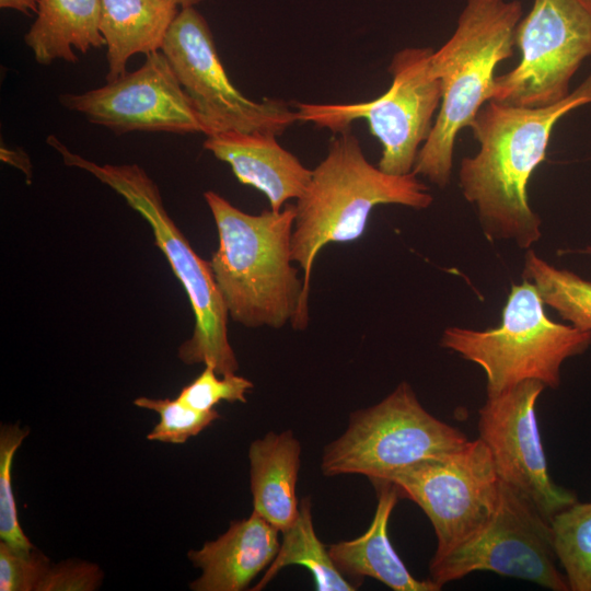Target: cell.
I'll use <instances>...</instances> for the list:
<instances>
[{"mask_svg": "<svg viewBox=\"0 0 591 591\" xmlns=\"http://www.w3.org/2000/svg\"><path fill=\"white\" fill-rule=\"evenodd\" d=\"M588 104L591 73L557 103L525 107L490 100L476 114L468 127L478 150L461 160L459 186L488 241L523 250L540 241L542 219L529 204V181L545 160L557 121Z\"/></svg>", "mask_w": 591, "mask_h": 591, "instance_id": "obj_1", "label": "cell"}, {"mask_svg": "<svg viewBox=\"0 0 591 591\" xmlns=\"http://www.w3.org/2000/svg\"><path fill=\"white\" fill-rule=\"evenodd\" d=\"M204 197L219 237L211 269L229 316L246 327L280 328L290 322L303 331L309 306L291 258L296 206L250 215L216 192Z\"/></svg>", "mask_w": 591, "mask_h": 591, "instance_id": "obj_2", "label": "cell"}, {"mask_svg": "<svg viewBox=\"0 0 591 591\" xmlns=\"http://www.w3.org/2000/svg\"><path fill=\"white\" fill-rule=\"evenodd\" d=\"M432 201L429 187L414 172H383L368 161L350 129L337 132L294 205L291 258L303 271L304 303L309 306L314 260L325 245L360 239L379 205L420 210Z\"/></svg>", "mask_w": 591, "mask_h": 591, "instance_id": "obj_3", "label": "cell"}, {"mask_svg": "<svg viewBox=\"0 0 591 591\" xmlns=\"http://www.w3.org/2000/svg\"><path fill=\"white\" fill-rule=\"evenodd\" d=\"M522 19L519 0H467L451 37L430 58L441 83L432 130L413 172L444 188L453 166L455 140L491 97L495 69L513 54Z\"/></svg>", "mask_w": 591, "mask_h": 591, "instance_id": "obj_4", "label": "cell"}, {"mask_svg": "<svg viewBox=\"0 0 591 591\" xmlns=\"http://www.w3.org/2000/svg\"><path fill=\"white\" fill-rule=\"evenodd\" d=\"M47 142L66 165L84 170L109 186L150 224L195 316L193 335L179 346L178 358L186 364L211 366L219 375L234 374L239 362L228 337L229 313L211 264L194 251L169 216L155 182L138 164L100 165L73 153L54 136Z\"/></svg>", "mask_w": 591, "mask_h": 591, "instance_id": "obj_5", "label": "cell"}, {"mask_svg": "<svg viewBox=\"0 0 591 591\" xmlns=\"http://www.w3.org/2000/svg\"><path fill=\"white\" fill-rule=\"evenodd\" d=\"M544 305L531 282L513 283L499 326L484 331L450 326L440 345L484 370L487 397L526 380L557 389L564 361L589 348L591 331L552 321Z\"/></svg>", "mask_w": 591, "mask_h": 591, "instance_id": "obj_6", "label": "cell"}, {"mask_svg": "<svg viewBox=\"0 0 591 591\" xmlns=\"http://www.w3.org/2000/svg\"><path fill=\"white\" fill-rule=\"evenodd\" d=\"M430 47H407L392 58V83L379 97L359 103H296L297 118L334 134L366 119L380 141L379 169L393 175L413 172L441 103V83L430 69Z\"/></svg>", "mask_w": 591, "mask_h": 591, "instance_id": "obj_7", "label": "cell"}, {"mask_svg": "<svg viewBox=\"0 0 591 591\" xmlns=\"http://www.w3.org/2000/svg\"><path fill=\"white\" fill-rule=\"evenodd\" d=\"M470 439L432 416L407 382L378 404L354 412L345 432L325 447L326 476L359 474L371 482L428 457L445 455Z\"/></svg>", "mask_w": 591, "mask_h": 591, "instance_id": "obj_8", "label": "cell"}, {"mask_svg": "<svg viewBox=\"0 0 591 591\" xmlns=\"http://www.w3.org/2000/svg\"><path fill=\"white\" fill-rule=\"evenodd\" d=\"M161 51L189 97L206 137L228 132L279 136L298 121L281 100L247 99L230 81L211 30L195 8L179 9Z\"/></svg>", "mask_w": 591, "mask_h": 591, "instance_id": "obj_9", "label": "cell"}, {"mask_svg": "<svg viewBox=\"0 0 591 591\" xmlns=\"http://www.w3.org/2000/svg\"><path fill=\"white\" fill-rule=\"evenodd\" d=\"M514 45L520 61L495 78L490 100L525 107L561 101L591 57V5L584 0H534L517 26Z\"/></svg>", "mask_w": 591, "mask_h": 591, "instance_id": "obj_10", "label": "cell"}, {"mask_svg": "<svg viewBox=\"0 0 591 591\" xmlns=\"http://www.w3.org/2000/svg\"><path fill=\"white\" fill-rule=\"evenodd\" d=\"M551 523L519 493L500 480L497 507L468 538L429 564L439 588L474 571H493L529 580L554 591H568L556 564Z\"/></svg>", "mask_w": 591, "mask_h": 591, "instance_id": "obj_11", "label": "cell"}, {"mask_svg": "<svg viewBox=\"0 0 591 591\" xmlns=\"http://www.w3.org/2000/svg\"><path fill=\"white\" fill-rule=\"evenodd\" d=\"M382 480L393 483L426 513L437 537L433 556L445 554L478 531L494 513L500 494L491 455L479 438Z\"/></svg>", "mask_w": 591, "mask_h": 591, "instance_id": "obj_12", "label": "cell"}, {"mask_svg": "<svg viewBox=\"0 0 591 591\" xmlns=\"http://www.w3.org/2000/svg\"><path fill=\"white\" fill-rule=\"evenodd\" d=\"M545 387L540 381L526 380L487 397L478 410V438L488 448L499 479L551 523L577 497L556 485L547 468L535 412Z\"/></svg>", "mask_w": 591, "mask_h": 591, "instance_id": "obj_13", "label": "cell"}, {"mask_svg": "<svg viewBox=\"0 0 591 591\" xmlns=\"http://www.w3.org/2000/svg\"><path fill=\"white\" fill-rule=\"evenodd\" d=\"M146 57L139 69L97 89L59 95L60 104L118 136L132 131L204 134L165 55L159 50Z\"/></svg>", "mask_w": 591, "mask_h": 591, "instance_id": "obj_14", "label": "cell"}, {"mask_svg": "<svg viewBox=\"0 0 591 591\" xmlns=\"http://www.w3.org/2000/svg\"><path fill=\"white\" fill-rule=\"evenodd\" d=\"M204 148L229 164L240 183L262 192L274 211H280L290 199L297 200L312 176V170L271 134L222 132L207 137Z\"/></svg>", "mask_w": 591, "mask_h": 591, "instance_id": "obj_15", "label": "cell"}, {"mask_svg": "<svg viewBox=\"0 0 591 591\" xmlns=\"http://www.w3.org/2000/svg\"><path fill=\"white\" fill-rule=\"evenodd\" d=\"M278 530L253 510L231 522L217 540L187 553L201 570L189 588L195 591H241L274 560L279 549Z\"/></svg>", "mask_w": 591, "mask_h": 591, "instance_id": "obj_16", "label": "cell"}, {"mask_svg": "<svg viewBox=\"0 0 591 591\" xmlns=\"http://www.w3.org/2000/svg\"><path fill=\"white\" fill-rule=\"evenodd\" d=\"M378 493V503L369 529L359 537L334 543L328 553L344 575L360 579L373 578L394 591H438L432 580H418L404 565L393 548L387 524L397 502L398 488L391 482H372Z\"/></svg>", "mask_w": 591, "mask_h": 591, "instance_id": "obj_17", "label": "cell"}, {"mask_svg": "<svg viewBox=\"0 0 591 591\" xmlns=\"http://www.w3.org/2000/svg\"><path fill=\"white\" fill-rule=\"evenodd\" d=\"M301 445L292 430L270 431L248 448L254 511L282 532L297 518Z\"/></svg>", "mask_w": 591, "mask_h": 591, "instance_id": "obj_18", "label": "cell"}, {"mask_svg": "<svg viewBox=\"0 0 591 591\" xmlns=\"http://www.w3.org/2000/svg\"><path fill=\"white\" fill-rule=\"evenodd\" d=\"M179 8L166 0H101L100 30L106 43V82L125 74L136 54L159 51Z\"/></svg>", "mask_w": 591, "mask_h": 591, "instance_id": "obj_19", "label": "cell"}, {"mask_svg": "<svg viewBox=\"0 0 591 591\" xmlns=\"http://www.w3.org/2000/svg\"><path fill=\"white\" fill-rule=\"evenodd\" d=\"M34 23L24 35L37 63H74L73 48L85 54L106 45L100 30L101 0H37Z\"/></svg>", "mask_w": 591, "mask_h": 591, "instance_id": "obj_20", "label": "cell"}, {"mask_svg": "<svg viewBox=\"0 0 591 591\" xmlns=\"http://www.w3.org/2000/svg\"><path fill=\"white\" fill-rule=\"evenodd\" d=\"M282 542L277 555L253 591L264 589L285 567L300 565L313 576L318 591H354L357 586L348 582L335 566L328 549L318 540L312 520L311 501L304 498L299 503L297 518L282 532Z\"/></svg>", "mask_w": 591, "mask_h": 591, "instance_id": "obj_21", "label": "cell"}, {"mask_svg": "<svg viewBox=\"0 0 591 591\" xmlns=\"http://www.w3.org/2000/svg\"><path fill=\"white\" fill-rule=\"evenodd\" d=\"M522 278L531 282L545 305L581 331H591V281L542 259L534 251L524 255Z\"/></svg>", "mask_w": 591, "mask_h": 591, "instance_id": "obj_22", "label": "cell"}, {"mask_svg": "<svg viewBox=\"0 0 591 591\" xmlns=\"http://www.w3.org/2000/svg\"><path fill=\"white\" fill-rule=\"evenodd\" d=\"M553 546L570 591H591V501L564 508L551 520Z\"/></svg>", "mask_w": 591, "mask_h": 591, "instance_id": "obj_23", "label": "cell"}, {"mask_svg": "<svg viewBox=\"0 0 591 591\" xmlns=\"http://www.w3.org/2000/svg\"><path fill=\"white\" fill-rule=\"evenodd\" d=\"M28 433L30 429L19 424L1 425L0 429V538L22 553H28L35 547L22 531L18 519L11 470L14 454Z\"/></svg>", "mask_w": 591, "mask_h": 591, "instance_id": "obj_24", "label": "cell"}, {"mask_svg": "<svg viewBox=\"0 0 591 591\" xmlns=\"http://www.w3.org/2000/svg\"><path fill=\"white\" fill-rule=\"evenodd\" d=\"M134 404L160 415V421L147 436L150 441L181 444L220 418L216 409L198 410L177 397L171 399L141 396L136 398Z\"/></svg>", "mask_w": 591, "mask_h": 591, "instance_id": "obj_25", "label": "cell"}, {"mask_svg": "<svg viewBox=\"0 0 591 591\" xmlns=\"http://www.w3.org/2000/svg\"><path fill=\"white\" fill-rule=\"evenodd\" d=\"M252 387L253 383L244 376L235 373L219 375L211 366H205L202 372L181 390L177 398L195 409L207 412L221 402L245 403V394Z\"/></svg>", "mask_w": 591, "mask_h": 591, "instance_id": "obj_26", "label": "cell"}, {"mask_svg": "<svg viewBox=\"0 0 591 591\" xmlns=\"http://www.w3.org/2000/svg\"><path fill=\"white\" fill-rule=\"evenodd\" d=\"M50 566L49 558L36 548L22 553L0 541L1 591H36Z\"/></svg>", "mask_w": 591, "mask_h": 591, "instance_id": "obj_27", "label": "cell"}, {"mask_svg": "<svg viewBox=\"0 0 591 591\" xmlns=\"http://www.w3.org/2000/svg\"><path fill=\"white\" fill-rule=\"evenodd\" d=\"M102 580L103 572L97 565L68 559L51 565L36 591H93Z\"/></svg>", "mask_w": 591, "mask_h": 591, "instance_id": "obj_28", "label": "cell"}, {"mask_svg": "<svg viewBox=\"0 0 591 591\" xmlns=\"http://www.w3.org/2000/svg\"><path fill=\"white\" fill-rule=\"evenodd\" d=\"M0 8L19 11L23 14L37 12V0H0Z\"/></svg>", "mask_w": 591, "mask_h": 591, "instance_id": "obj_29", "label": "cell"}, {"mask_svg": "<svg viewBox=\"0 0 591 591\" xmlns=\"http://www.w3.org/2000/svg\"><path fill=\"white\" fill-rule=\"evenodd\" d=\"M173 4H175L179 9L185 8H194L196 4H199L200 2L205 0H166Z\"/></svg>", "mask_w": 591, "mask_h": 591, "instance_id": "obj_30", "label": "cell"}, {"mask_svg": "<svg viewBox=\"0 0 591 591\" xmlns=\"http://www.w3.org/2000/svg\"><path fill=\"white\" fill-rule=\"evenodd\" d=\"M583 253H587L589 255H591V246H588L584 251H582Z\"/></svg>", "mask_w": 591, "mask_h": 591, "instance_id": "obj_31", "label": "cell"}, {"mask_svg": "<svg viewBox=\"0 0 591 591\" xmlns=\"http://www.w3.org/2000/svg\"><path fill=\"white\" fill-rule=\"evenodd\" d=\"M588 4L591 5V0H584Z\"/></svg>", "mask_w": 591, "mask_h": 591, "instance_id": "obj_32", "label": "cell"}]
</instances>
